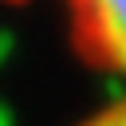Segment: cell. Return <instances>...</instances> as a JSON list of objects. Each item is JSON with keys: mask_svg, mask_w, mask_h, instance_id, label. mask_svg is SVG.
<instances>
[{"mask_svg": "<svg viewBox=\"0 0 126 126\" xmlns=\"http://www.w3.org/2000/svg\"><path fill=\"white\" fill-rule=\"evenodd\" d=\"M55 8L71 51L118 91L83 126H126V0H4Z\"/></svg>", "mask_w": 126, "mask_h": 126, "instance_id": "obj_1", "label": "cell"}]
</instances>
